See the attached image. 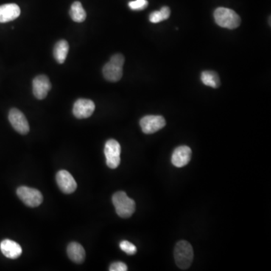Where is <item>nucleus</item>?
Returning <instances> with one entry per match:
<instances>
[{"mask_svg":"<svg viewBox=\"0 0 271 271\" xmlns=\"http://www.w3.org/2000/svg\"><path fill=\"white\" fill-rule=\"evenodd\" d=\"M70 15L75 22L82 23L86 19L87 14L80 2H74L72 4Z\"/></svg>","mask_w":271,"mask_h":271,"instance_id":"17","label":"nucleus"},{"mask_svg":"<svg viewBox=\"0 0 271 271\" xmlns=\"http://www.w3.org/2000/svg\"><path fill=\"white\" fill-rule=\"evenodd\" d=\"M69 48L70 47L66 40H60L56 43L54 48V57L57 63H64L67 57Z\"/></svg>","mask_w":271,"mask_h":271,"instance_id":"16","label":"nucleus"},{"mask_svg":"<svg viewBox=\"0 0 271 271\" xmlns=\"http://www.w3.org/2000/svg\"><path fill=\"white\" fill-rule=\"evenodd\" d=\"M51 88L49 79L45 75L37 76L32 81V92L37 99H45Z\"/></svg>","mask_w":271,"mask_h":271,"instance_id":"11","label":"nucleus"},{"mask_svg":"<svg viewBox=\"0 0 271 271\" xmlns=\"http://www.w3.org/2000/svg\"><path fill=\"white\" fill-rule=\"evenodd\" d=\"M21 15V9L18 5L10 3L0 6V23H7L18 18Z\"/></svg>","mask_w":271,"mask_h":271,"instance_id":"13","label":"nucleus"},{"mask_svg":"<svg viewBox=\"0 0 271 271\" xmlns=\"http://www.w3.org/2000/svg\"><path fill=\"white\" fill-rule=\"evenodd\" d=\"M149 5L147 0H135V1L130 2L128 6L130 9L134 11H141L146 9Z\"/></svg>","mask_w":271,"mask_h":271,"instance_id":"20","label":"nucleus"},{"mask_svg":"<svg viewBox=\"0 0 271 271\" xmlns=\"http://www.w3.org/2000/svg\"><path fill=\"white\" fill-rule=\"evenodd\" d=\"M113 203L117 214L123 219L130 218L134 213L135 201L124 191H118L113 194Z\"/></svg>","mask_w":271,"mask_h":271,"instance_id":"1","label":"nucleus"},{"mask_svg":"<svg viewBox=\"0 0 271 271\" xmlns=\"http://www.w3.org/2000/svg\"><path fill=\"white\" fill-rule=\"evenodd\" d=\"M56 180L60 191L65 194H72L77 188L76 180L68 171H59L56 176Z\"/></svg>","mask_w":271,"mask_h":271,"instance_id":"10","label":"nucleus"},{"mask_svg":"<svg viewBox=\"0 0 271 271\" xmlns=\"http://www.w3.org/2000/svg\"><path fill=\"white\" fill-rule=\"evenodd\" d=\"M160 12H161L162 16H163V20L168 19L171 15V9L167 6H163L160 9Z\"/></svg>","mask_w":271,"mask_h":271,"instance_id":"23","label":"nucleus"},{"mask_svg":"<svg viewBox=\"0 0 271 271\" xmlns=\"http://www.w3.org/2000/svg\"><path fill=\"white\" fill-rule=\"evenodd\" d=\"M9 120L13 128L21 134L29 131V125L26 117L18 109H12L9 112Z\"/></svg>","mask_w":271,"mask_h":271,"instance_id":"8","label":"nucleus"},{"mask_svg":"<svg viewBox=\"0 0 271 271\" xmlns=\"http://www.w3.org/2000/svg\"><path fill=\"white\" fill-rule=\"evenodd\" d=\"M176 264L182 270H186L191 266L194 258V251L189 243L181 241L174 249Z\"/></svg>","mask_w":271,"mask_h":271,"instance_id":"3","label":"nucleus"},{"mask_svg":"<svg viewBox=\"0 0 271 271\" xmlns=\"http://www.w3.org/2000/svg\"><path fill=\"white\" fill-rule=\"evenodd\" d=\"M124 57L121 54H116L110 59L103 69L104 78L109 82H118L122 78Z\"/></svg>","mask_w":271,"mask_h":271,"instance_id":"4","label":"nucleus"},{"mask_svg":"<svg viewBox=\"0 0 271 271\" xmlns=\"http://www.w3.org/2000/svg\"><path fill=\"white\" fill-rule=\"evenodd\" d=\"M104 153L107 158V164L111 169H115L121 163V146L115 140H110L106 143Z\"/></svg>","mask_w":271,"mask_h":271,"instance_id":"6","label":"nucleus"},{"mask_svg":"<svg viewBox=\"0 0 271 271\" xmlns=\"http://www.w3.org/2000/svg\"><path fill=\"white\" fill-rule=\"evenodd\" d=\"M191 149L188 146H182L174 150L171 162L177 167H183L191 160Z\"/></svg>","mask_w":271,"mask_h":271,"instance_id":"12","label":"nucleus"},{"mask_svg":"<svg viewBox=\"0 0 271 271\" xmlns=\"http://www.w3.org/2000/svg\"><path fill=\"white\" fill-rule=\"evenodd\" d=\"M67 254L69 258L77 263L82 264L85 259V251L81 244L78 243H70L67 247Z\"/></svg>","mask_w":271,"mask_h":271,"instance_id":"15","label":"nucleus"},{"mask_svg":"<svg viewBox=\"0 0 271 271\" xmlns=\"http://www.w3.org/2000/svg\"><path fill=\"white\" fill-rule=\"evenodd\" d=\"M149 21L152 23H157L164 21V20L162 16L161 12L160 11H155V12L151 13L150 16H149Z\"/></svg>","mask_w":271,"mask_h":271,"instance_id":"21","label":"nucleus"},{"mask_svg":"<svg viewBox=\"0 0 271 271\" xmlns=\"http://www.w3.org/2000/svg\"><path fill=\"white\" fill-rule=\"evenodd\" d=\"M120 248L123 252L127 253L129 255H133L137 253V247L131 243L127 241H123L120 243Z\"/></svg>","mask_w":271,"mask_h":271,"instance_id":"19","label":"nucleus"},{"mask_svg":"<svg viewBox=\"0 0 271 271\" xmlns=\"http://www.w3.org/2000/svg\"><path fill=\"white\" fill-rule=\"evenodd\" d=\"M95 110V104L93 101L88 99H79L73 106V115L79 118H88L91 116Z\"/></svg>","mask_w":271,"mask_h":271,"instance_id":"9","label":"nucleus"},{"mask_svg":"<svg viewBox=\"0 0 271 271\" xmlns=\"http://www.w3.org/2000/svg\"><path fill=\"white\" fill-rule=\"evenodd\" d=\"M17 194L25 205L32 208L39 207L43 201V194L35 188L26 186L19 187L17 190Z\"/></svg>","mask_w":271,"mask_h":271,"instance_id":"5","label":"nucleus"},{"mask_svg":"<svg viewBox=\"0 0 271 271\" xmlns=\"http://www.w3.org/2000/svg\"><path fill=\"white\" fill-rule=\"evenodd\" d=\"M216 23L221 27L233 29L241 25V17L232 9L219 7L214 12Z\"/></svg>","mask_w":271,"mask_h":271,"instance_id":"2","label":"nucleus"},{"mask_svg":"<svg viewBox=\"0 0 271 271\" xmlns=\"http://www.w3.org/2000/svg\"><path fill=\"white\" fill-rule=\"evenodd\" d=\"M140 124L143 133L152 134L163 128L166 121L160 115H146L140 120Z\"/></svg>","mask_w":271,"mask_h":271,"instance_id":"7","label":"nucleus"},{"mask_svg":"<svg viewBox=\"0 0 271 271\" xmlns=\"http://www.w3.org/2000/svg\"><path fill=\"white\" fill-rule=\"evenodd\" d=\"M0 249L2 253L6 257V258H11V259H16L18 257L21 256L22 253V248L18 243L11 240H4L0 244Z\"/></svg>","mask_w":271,"mask_h":271,"instance_id":"14","label":"nucleus"},{"mask_svg":"<svg viewBox=\"0 0 271 271\" xmlns=\"http://www.w3.org/2000/svg\"><path fill=\"white\" fill-rule=\"evenodd\" d=\"M110 271H126L127 270V266L124 262L118 261L114 262L110 265Z\"/></svg>","mask_w":271,"mask_h":271,"instance_id":"22","label":"nucleus"},{"mask_svg":"<svg viewBox=\"0 0 271 271\" xmlns=\"http://www.w3.org/2000/svg\"><path fill=\"white\" fill-rule=\"evenodd\" d=\"M201 81L204 85L213 88H219L221 85L220 79L214 71H204L201 73Z\"/></svg>","mask_w":271,"mask_h":271,"instance_id":"18","label":"nucleus"}]
</instances>
